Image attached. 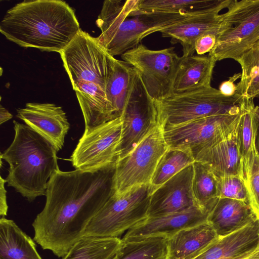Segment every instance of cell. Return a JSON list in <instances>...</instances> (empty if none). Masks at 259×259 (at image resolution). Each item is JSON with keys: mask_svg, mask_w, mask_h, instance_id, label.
Instances as JSON below:
<instances>
[{"mask_svg": "<svg viewBox=\"0 0 259 259\" xmlns=\"http://www.w3.org/2000/svg\"><path fill=\"white\" fill-rule=\"evenodd\" d=\"M115 165L116 162L92 170L56 171L48 184L45 206L32 224L34 241L63 257L114 193Z\"/></svg>", "mask_w": 259, "mask_h": 259, "instance_id": "obj_1", "label": "cell"}, {"mask_svg": "<svg viewBox=\"0 0 259 259\" xmlns=\"http://www.w3.org/2000/svg\"><path fill=\"white\" fill-rule=\"evenodd\" d=\"M80 29L74 10L61 0L24 1L0 23L1 33L18 46L59 54Z\"/></svg>", "mask_w": 259, "mask_h": 259, "instance_id": "obj_2", "label": "cell"}, {"mask_svg": "<svg viewBox=\"0 0 259 259\" xmlns=\"http://www.w3.org/2000/svg\"><path fill=\"white\" fill-rule=\"evenodd\" d=\"M15 135L1 159L9 165L8 186L29 202L46 196L48 182L59 169L58 150L49 140L26 124L14 120Z\"/></svg>", "mask_w": 259, "mask_h": 259, "instance_id": "obj_3", "label": "cell"}, {"mask_svg": "<svg viewBox=\"0 0 259 259\" xmlns=\"http://www.w3.org/2000/svg\"><path fill=\"white\" fill-rule=\"evenodd\" d=\"M136 0H105L96 21L100 43L112 56L122 55L148 35L196 15L141 12Z\"/></svg>", "mask_w": 259, "mask_h": 259, "instance_id": "obj_4", "label": "cell"}, {"mask_svg": "<svg viewBox=\"0 0 259 259\" xmlns=\"http://www.w3.org/2000/svg\"><path fill=\"white\" fill-rule=\"evenodd\" d=\"M242 96H227L211 85L154 101L158 121L163 128L211 116L240 112Z\"/></svg>", "mask_w": 259, "mask_h": 259, "instance_id": "obj_5", "label": "cell"}, {"mask_svg": "<svg viewBox=\"0 0 259 259\" xmlns=\"http://www.w3.org/2000/svg\"><path fill=\"white\" fill-rule=\"evenodd\" d=\"M208 56L216 62L237 60L259 44V0H231Z\"/></svg>", "mask_w": 259, "mask_h": 259, "instance_id": "obj_6", "label": "cell"}, {"mask_svg": "<svg viewBox=\"0 0 259 259\" xmlns=\"http://www.w3.org/2000/svg\"><path fill=\"white\" fill-rule=\"evenodd\" d=\"M151 194L150 184L120 195L114 193L90 222L83 236L119 237L148 218Z\"/></svg>", "mask_w": 259, "mask_h": 259, "instance_id": "obj_7", "label": "cell"}, {"mask_svg": "<svg viewBox=\"0 0 259 259\" xmlns=\"http://www.w3.org/2000/svg\"><path fill=\"white\" fill-rule=\"evenodd\" d=\"M168 148L163 125L158 121L132 151L116 161L114 194L120 195L135 187L150 184L157 165Z\"/></svg>", "mask_w": 259, "mask_h": 259, "instance_id": "obj_8", "label": "cell"}, {"mask_svg": "<svg viewBox=\"0 0 259 259\" xmlns=\"http://www.w3.org/2000/svg\"><path fill=\"white\" fill-rule=\"evenodd\" d=\"M60 54L72 86L78 82H91L105 90L114 57L97 37L80 29Z\"/></svg>", "mask_w": 259, "mask_h": 259, "instance_id": "obj_9", "label": "cell"}, {"mask_svg": "<svg viewBox=\"0 0 259 259\" xmlns=\"http://www.w3.org/2000/svg\"><path fill=\"white\" fill-rule=\"evenodd\" d=\"M170 47L152 50L142 44L121 55L122 59L139 73L145 89L154 101L173 94V83L180 57Z\"/></svg>", "mask_w": 259, "mask_h": 259, "instance_id": "obj_10", "label": "cell"}, {"mask_svg": "<svg viewBox=\"0 0 259 259\" xmlns=\"http://www.w3.org/2000/svg\"><path fill=\"white\" fill-rule=\"evenodd\" d=\"M240 114L241 110L237 114L211 116L163 128L165 142L169 148L189 151L195 158L229 136L238 125Z\"/></svg>", "mask_w": 259, "mask_h": 259, "instance_id": "obj_11", "label": "cell"}, {"mask_svg": "<svg viewBox=\"0 0 259 259\" xmlns=\"http://www.w3.org/2000/svg\"><path fill=\"white\" fill-rule=\"evenodd\" d=\"M122 117L85 130L70 161L75 169L100 168L116 162L122 134Z\"/></svg>", "mask_w": 259, "mask_h": 259, "instance_id": "obj_12", "label": "cell"}, {"mask_svg": "<svg viewBox=\"0 0 259 259\" xmlns=\"http://www.w3.org/2000/svg\"><path fill=\"white\" fill-rule=\"evenodd\" d=\"M121 117L122 134L118 159L132 151L158 122L154 101L136 69Z\"/></svg>", "mask_w": 259, "mask_h": 259, "instance_id": "obj_13", "label": "cell"}, {"mask_svg": "<svg viewBox=\"0 0 259 259\" xmlns=\"http://www.w3.org/2000/svg\"><path fill=\"white\" fill-rule=\"evenodd\" d=\"M193 177L192 164L153 192L150 197L148 218L179 212L197 206L192 190Z\"/></svg>", "mask_w": 259, "mask_h": 259, "instance_id": "obj_14", "label": "cell"}, {"mask_svg": "<svg viewBox=\"0 0 259 259\" xmlns=\"http://www.w3.org/2000/svg\"><path fill=\"white\" fill-rule=\"evenodd\" d=\"M208 214L195 206L179 212L147 218L128 230L121 239L129 242L157 237L168 239L183 229L206 222Z\"/></svg>", "mask_w": 259, "mask_h": 259, "instance_id": "obj_15", "label": "cell"}, {"mask_svg": "<svg viewBox=\"0 0 259 259\" xmlns=\"http://www.w3.org/2000/svg\"><path fill=\"white\" fill-rule=\"evenodd\" d=\"M16 117L51 142L59 151L70 128L66 113L53 103H28Z\"/></svg>", "mask_w": 259, "mask_h": 259, "instance_id": "obj_16", "label": "cell"}, {"mask_svg": "<svg viewBox=\"0 0 259 259\" xmlns=\"http://www.w3.org/2000/svg\"><path fill=\"white\" fill-rule=\"evenodd\" d=\"M224 9L220 8L191 16L159 32L163 37L170 38L171 44L182 45L183 56L194 55V44L198 37L208 32L219 34L223 18V14L219 12Z\"/></svg>", "mask_w": 259, "mask_h": 259, "instance_id": "obj_17", "label": "cell"}, {"mask_svg": "<svg viewBox=\"0 0 259 259\" xmlns=\"http://www.w3.org/2000/svg\"><path fill=\"white\" fill-rule=\"evenodd\" d=\"M238 126L239 124L226 138L200 152L194 158L195 161L202 163L217 178L228 176L240 177L241 156Z\"/></svg>", "mask_w": 259, "mask_h": 259, "instance_id": "obj_18", "label": "cell"}, {"mask_svg": "<svg viewBox=\"0 0 259 259\" xmlns=\"http://www.w3.org/2000/svg\"><path fill=\"white\" fill-rule=\"evenodd\" d=\"M259 245V219L257 218L234 231L219 236L193 259H219L255 249Z\"/></svg>", "mask_w": 259, "mask_h": 259, "instance_id": "obj_19", "label": "cell"}, {"mask_svg": "<svg viewBox=\"0 0 259 259\" xmlns=\"http://www.w3.org/2000/svg\"><path fill=\"white\" fill-rule=\"evenodd\" d=\"M219 237L207 221L183 229L167 239L168 259H193Z\"/></svg>", "mask_w": 259, "mask_h": 259, "instance_id": "obj_20", "label": "cell"}, {"mask_svg": "<svg viewBox=\"0 0 259 259\" xmlns=\"http://www.w3.org/2000/svg\"><path fill=\"white\" fill-rule=\"evenodd\" d=\"M215 63L208 55L181 57L174 81L173 94L210 86Z\"/></svg>", "mask_w": 259, "mask_h": 259, "instance_id": "obj_21", "label": "cell"}, {"mask_svg": "<svg viewBox=\"0 0 259 259\" xmlns=\"http://www.w3.org/2000/svg\"><path fill=\"white\" fill-rule=\"evenodd\" d=\"M80 107L85 130L114 120L105 90L91 82H78L72 86Z\"/></svg>", "mask_w": 259, "mask_h": 259, "instance_id": "obj_22", "label": "cell"}, {"mask_svg": "<svg viewBox=\"0 0 259 259\" xmlns=\"http://www.w3.org/2000/svg\"><path fill=\"white\" fill-rule=\"evenodd\" d=\"M255 218L248 203L230 198H219L209 213L207 221L217 234L223 236L239 229Z\"/></svg>", "mask_w": 259, "mask_h": 259, "instance_id": "obj_23", "label": "cell"}, {"mask_svg": "<svg viewBox=\"0 0 259 259\" xmlns=\"http://www.w3.org/2000/svg\"><path fill=\"white\" fill-rule=\"evenodd\" d=\"M0 259H42L34 240L12 220L0 219Z\"/></svg>", "mask_w": 259, "mask_h": 259, "instance_id": "obj_24", "label": "cell"}, {"mask_svg": "<svg viewBox=\"0 0 259 259\" xmlns=\"http://www.w3.org/2000/svg\"><path fill=\"white\" fill-rule=\"evenodd\" d=\"M136 69L113 58L105 92L114 119L122 116Z\"/></svg>", "mask_w": 259, "mask_h": 259, "instance_id": "obj_25", "label": "cell"}, {"mask_svg": "<svg viewBox=\"0 0 259 259\" xmlns=\"http://www.w3.org/2000/svg\"><path fill=\"white\" fill-rule=\"evenodd\" d=\"M231 0H137L136 9L141 12L197 15L228 7Z\"/></svg>", "mask_w": 259, "mask_h": 259, "instance_id": "obj_26", "label": "cell"}, {"mask_svg": "<svg viewBox=\"0 0 259 259\" xmlns=\"http://www.w3.org/2000/svg\"><path fill=\"white\" fill-rule=\"evenodd\" d=\"M123 241L119 237L83 236L62 259H117Z\"/></svg>", "mask_w": 259, "mask_h": 259, "instance_id": "obj_27", "label": "cell"}, {"mask_svg": "<svg viewBox=\"0 0 259 259\" xmlns=\"http://www.w3.org/2000/svg\"><path fill=\"white\" fill-rule=\"evenodd\" d=\"M192 193L197 206L208 212L212 210L218 199L217 178L202 163H193Z\"/></svg>", "mask_w": 259, "mask_h": 259, "instance_id": "obj_28", "label": "cell"}, {"mask_svg": "<svg viewBox=\"0 0 259 259\" xmlns=\"http://www.w3.org/2000/svg\"><path fill=\"white\" fill-rule=\"evenodd\" d=\"M195 162L187 150L168 147L160 159L151 179L152 193L177 174Z\"/></svg>", "mask_w": 259, "mask_h": 259, "instance_id": "obj_29", "label": "cell"}, {"mask_svg": "<svg viewBox=\"0 0 259 259\" xmlns=\"http://www.w3.org/2000/svg\"><path fill=\"white\" fill-rule=\"evenodd\" d=\"M237 62L241 66V75L236 93L253 99L259 96V44L243 54Z\"/></svg>", "mask_w": 259, "mask_h": 259, "instance_id": "obj_30", "label": "cell"}, {"mask_svg": "<svg viewBox=\"0 0 259 259\" xmlns=\"http://www.w3.org/2000/svg\"><path fill=\"white\" fill-rule=\"evenodd\" d=\"M117 259H168L167 239L157 237L123 242Z\"/></svg>", "mask_w": 259, "mask_h": 259, "instance_id": "obj_31", "label": "cell"}, {"mask_svg": "<svg viewBox=\"0 0 259 259\" xmlns=\"http://www.w3.org/2000/svg\"><path fill=\"white\" fill-rule=\"evenodd\" d=\"M257 106L253 99L242 98L240 104L241 114L238 126V137L241 157L249 152L256 143L258 120L256 115Z\"/></svg>", "mask_w": 259, "mask_h": 259, "instance_id": "obj_32", "label": "cell"}, {"mask_svg": "<svg viewBox=\"0 0 259 259\" xmlns=\"http://www.w3.org/2000/svg\"><path fill=\"white\" fill-rule=\"evenodd\" d=\"M240 177L247 191L249 204L259 219V152L256 143L247 155L241 157Z\"/></svg>", "mask_w": 259, "mask_h": 259, "instance_id": "obj_33", "label": "cell"}, {"mask_svg": "<svg viewBox=\"0 0 259 259\" xmlns=\"http://www.w3.org/2000/svg\"><path fill=\"white\" fill-rule=\"evenodd\" d=\"M219 198H230L249 204L248 195L244 182L238 176L217 178Z\"/></svg>", "mask_w": 259, "mask_h": 259, "instance_id": "obj_34", "label": "cell"}, {"mask_svg": "<svg viewBox=\"0 0 259 259\" xmlns=\"http://www.w3.org/2000/svg\"><path fill=\"white\" fill-rule=\"evenodd\" d=\"M217 35L216 33L208 32L198 37L194 44V50L197 55L209 53L214 46Z\"/></svg>", "mask_w": 259, "mask_h": 259, "instance_id": "obj_35", "label": "cell"}, {"mask_svg": "<svg viewBox=\"0 0 259 259\" xmlns=\"http://www.w3.org/2000/svg\"><path fill=\"white\" fill-rule=\"evenodd\" d=\"M241 74H234L229 80L223 82L219 87L220 91L224 95L227 96H233L236 92V85L234 82L241 77Z\"/></svg>", "mask_w": 259, "mask_h": 259, "instance_id": "obj_36", "label": "cell"}, {"mask_svg": "<svg viewBox=\"0 0 259 259\" xmlns=\"http://www.w3.org/2000/svg\"><path fill=\"white\" fill-rule=\"evenodd\" d=\"M6 182V179L0 177V215L1 218L5 217L7 215L8 205L7 200V191L5 187Z\"/></svg>", "mask_w": 259, "mask_h": 259, "instance_id": "obj_37", "label": "cell"}, {"mask_svg": "<svg viewBox=\"0 0 259 259\" xmlns=\"http://www.w3.org/2000/svg\"><path fill=\"white\" fill-rule=\"evenodd\" d=\"M13 117L12 114H11L8 110L4 108L2 105L0 107V124H2L6 121L10 120Z\"/></svg>", "mask_w": 259, "mask_h": 259, "instance_id": "obj_38", "label": "cell"}, {"mask_svg": "<svg viewBox=\"0 0 259 259\" xmlns=\"http://www.w3.org/2000/svg\"><path fill=\"white\" fill-rule=\"evenodd\" d=\"M256 115H257V119H258V122H259V107L258 106H257V110H256Z\"/></svg>", "mask_w": 259, "mask_h": 259, "instance_id": "obj_39", "label": "cell"}]
</instances>
